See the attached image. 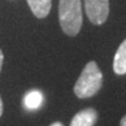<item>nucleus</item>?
Listing matches in <instances>:
<instances>
[{"label": "nucleus", "instance_id": "3", "mask_svg": "<svg viewBox=\"0 0 126 126\" xmlns=\"http://www.w3.org/2000/svg\"><path fill=\"white\" fill-rule=\"evenodd\" d=\"M86 15L92 23L103 25L109 16V0H84Z\"/></svg>", "mask_w": 126, "mask_h": 126}, {"label": "nucleus", "instance_id": "8", "mask_svg": "<svg viewBox=\"0 0 126 126\" xmlns=\"http://www.w3.org/2000/svg\"><path fill=\"white\" fill-rule=\"evenodd\" d=\"M2 62H4V54L0 49V71H1V67H2Z\"/></svg>", "mask_w": 126, "mask_h": 126}, {"label": "nucleus", "instance_id": "10", "mask_svg": "<svg viewBox=\"0 0 126 126\" xmlns=\"http://www.w3.org/2000/svg\"><path fill=\"white\" fill-rule=\"evenodd\" d=\"M120 126H126V116L122 118V120H120Z\"/></svg>", "mask_w": 126, "mask_h": 126}, {"label": "nucleus", "instance_id": "7", "mask_svg": "<svg viewBox=\"0 0 126 126\" xmlns=\"http://www.w3.org/2000/svg\"><path fill=\"white\" fill-rule=\"evenodd\" d=\"M23 104L28 110H37L41 108V105L43 104V94L39 90H32L29 91L25 98H23Z\"/></svg>", "mask_w": 126, "mask_h": 126}, {"label": "nucleus", "instance_id": "11", "mask_svg": "<svg viewBox=\"0 0 126 126\" xmlns=\"http://www.w3.org/2000/svg\"><path fill=\"white\" fill-rule=\"evenodd\" d=\"M50 126H63V124L60 122H56V123H54V124H51Z\"/></svg>", "mask_w": 126, "mask_h": 126}, {"label": "nucleus", "instance_id": "6", "mask_svg": "<svg viewBox=\"0 0 126 126\" xmlns=\"http://www.w3.org/2000/svg\"><path fill=\"white\" fill-rule=\"evenodd\" d=\"M33 14L37 18H46L51 8V0H27Z\"/></svg>", "mask_w": 126, "mask_h": 126}, {"label": "nucleus", "instance_id": "9", "mask_svg": "<svg viewBox=\"0 0 126 126\" xmlns=\"http://www.w3.org/2000/svg\"><path fill=\"white\" fill-rule=\"evenodd\" d=\"M2 112H4V104H2V100H1V97H0V117L2 116Z\"/></svg>", "mask_w": 126, "mask_h": 126}, {"label": "nucleus", "instance_id": "4", "mask_svg": "<svg viewBox=\"0 0 126 126\" xmlns=\"http://www.w3.org/2000/svg\"><path fill=\"white\" fill-rule=\"evenodd\" d=\"M97 119L98 113L94 109H84L74 116L70 126H94Z\"/></svg>", "mask_w": 126, "mask_h": 126}, {"label": "nucleus", "instance_id": "5", "mask_svg": "<svg viewBox=\"0 0 126 126\" xmlns=\"http://www.w3.org/2000/svg\"><path fill=\"white\" fill-rule=\"evenodd\" d=\"M113 70L117 75L126 74V40L122 42L113 59Z\"/></svg>", "mask_w": 126, "mask_h": 126}, {"label": "nucleus", "instance_id": "2", "mask_svg": "<svg viewBox=\"0 0 126 126\" xmlns=\"http://www.w3.org/2000/svg\"><path fill=\"white\" fill-rule=\"evenodd\" d=\"M59 19L62 31L67 35L76 36L83 23L81 0H60Z\"/></svg>", "mask_w": 126, "mask_h": 126}, {"label": "nucleus", "instance_id": "1", "mask_svg": "<svg viewBox=\"0 0 126 126\" xmlns=\"http://www.w3.org/2000/svg\"><path fill=\"white\" fill-rule=\"evenodd\" d=\"M103 84V74L94 61L86 63L74 86V92L78 98H89L99 91Z\"/></svg>", "mask_w": 126, "mask_h": 126}]
</instances>
